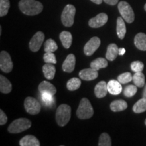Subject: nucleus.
Masks as SVG:
<instances>
[{
  "label": "nucleus",
  "instance_id": "4be33fe9",
  "mask_svg": "<svg viewBox=\"0 0 146 146\" xmlns=\"http://www.w3.org/2000/svg\"><path fill=\"white\" fill-rule=\"evenodd\" d=\"M12 89L10 81L4 76L0 75V91L2 94H9Z\"/></svg>",
  "mask_w": 146,
  "mask_h": 146
},
{
  "label": "nucleus",
  "instance_id": "aec40b11",
  "mask_svg": "<svg viewBox=\"0 0 146 146\" xmlns=\"http://www.w3.org/2000/svg\"><path fill=\"white\" fill-rule=\"evenodd\" d=\"M116 24H117V25H116V32H117V35L120 39H123L125 36L126 32H127L125 20L123 19V17H118Z\"/></svg>",
  "mask_w": 146,
  "mask_h": 146
},
{
  "label": "nucleus",
  "instance_id": "ea45409f",
  "mask_svg": "<svg viewBox=\"0 0 146 146\" xmlns=\"http://www.w3.org/2000/svg\"><path fill=\"white\" fill-rule=\"evenodd\" d=\"M92 2H94L96 3V4H101V3H102V1H103V0H91Z\"/></svg>",
  "mask_w": 146,
  "mask_h": 146
},
{
  "label": "nucleus",
  "instance_id": "4468645a",
  "mask_svg": "<svg viewBox=\"0 0 146 146\" xmlns=\"http://www.w3.org/2000/svg\"><path fill=\"white\" fill-rule=\"evenodd\" d=\"M108 91L112 95H118L122 92L123 87L121 83L116 80H111L107 83Z\"/></svg>",
  "mask_w": 146,
  "mask_h": 146
},
{
  "label": "nucleus",
  "instance_id": "393cba45",
  "mask_svg": "<svg viewBox=\"0 0 146 146\" xmlns=\"http://www.w3.org/2000/svg\"><path fill=\"white\" fill-rule=\"evenodd\" d=\"M90 66L94 70L98 71L101 68H106L108 66V62L105 58H98L91 63Z\"/></svg>",
  "mask_w": 146,
  "mask_h": 146
},
{
  "label": "nucleus",
  "instance_id": "e433bc0d",
  "mask_svg": "<svg viewBox=\"0 0 146 146\" xmlns=\"http://www.w3.org/2000/svg\"><path fill=\"white\" fill-rule=\"evenodd\" d=\"M8 121V117L2 110H0V125H4Z\"/></svg>",
  "mask_w": 146,
  "mask_h": 146
},
{
  "label": "nucleus",
  "instance_id": "b1692460",
  "mask_svg": "<svg viewBox=\"0 0 146 146\" xmlns=\"http://www.w3.org/2000/svg\"><path fill=\"white\" fill-rule=\"evenodd\" d=\"M54 64L46 63L43 66V72L44 74L45 77L48 80L54 79L55 74H56V68Z\"/></svg>",
  "mask_w": 146,
  "mask_h": 146
},
{
  "label": "nucleus",
  "instance_id": "a211bd4d",
  "mask_svg": "<svg viewBox=\"0 0 146 146\" xmlns=\"http://www.w3.org/2000/svg\"><path fill=\"white\" fill-rule=\"evenodd\" d=\"M19 144L21 146H39L40 142L36 137L29 135L22 138Z\"/></svg>",
  "mask_w": 146,
  "mask_h": 146
},
{
  "label": "nucleus",
  "instance_id": "bb28decb",
  "mask_svg": "<svg viewBox=\"0 0 146 146\" xmlns=\"http://www.w3.org/2000/svg\"><path fill=\"white\" fill-rule=\"evenodd\" d=\"M133 81L135 85L138 87H143L145 84V76L142 72L135 73L133 76Z\"/></svg>",
  "mask_w": 146,
  "mask_h": 146
},
{
  "label": "nucleus",
  "instance_id": "423d86ee",
  "mask_svg": "<svg viewBox=\"0 0 146 146\" xmlns=\"http://www.w3.org/2000/svg\"><path fill=\"white\" fill-rule=\"evenodd\" d=\"M118 8L123 19L127 23H132L135 21V14L133 8L127 1H122L118 3Z\"/></svg>",
  "mask_w": 146,
  "mask_h": 146
},
{
  "label": "nucleus",
  "instance_id": "6e6552de",
  "mask_svg": "<svg viewBox=\"0 0 146 146\" xmlns=\"http://www.w3.org/2000/svg\"><path fill=\"white\" fill-rule=\"evenodd\" d=\"M13 68V62L10 54L5 51H2L0 54V69L3 72L9 73Z\"/></svg>",
  "mask_w": 146,
  "mask_h": 146
},
{
  "label": "nucleus",
  "instance_id": "37998d69",
  "mask_svg": "<svg viewBox=\"0 0 146 146\" xmlns=\"http://www.w3.org/2000/svg\"><path fill=\"white\" fill-rule=\"evenodd\" d=\"M144 9H145V10L146 11V3L145 4V6H144Z\"/></svg>",
  "mask_w": 146,
  "mask_h": 146
},
{
  "label": "nucleus",
  "instance_id": "f257e3e1",
  "mask_svg": "<svg viewBox=\"0 0 146 146\" xmlns=\"http://www.w3.org/2000/svg\"><path fill=\"white\" fill-rule=\"evenodd\" d=\"M18 5L21 12L28 16L37 15L43 9V4L35 0H21Z\"/></svg>",
  "mask_w": 146,
  "mask_h": 146
},
{
  "label": "nucleus",
  "instance_id": "7c9ffc66",
  "mask_svg": "<svg viewBox=\"0 0 146 146\" xmlns=\"http://www.w3.org/2000/svg\"><path fill=\"white\" fill-rule=\"evenodd\" d=\"M58 47L55 41L52 39H47L45 43L44 50L45 52H56L58 50Z\"/></svg>",
  "mask_w": 146,
  "mask_h": 146
},
{
  "label": "nucleus",
  "instance_id": "4c0bfd02",
  "mask_svg": "<svg viewBox=\"0 0 146 146\" xmlns=\"http://www.w3.org/2000/svg\"><path fill=\"white\" fill-rule=\"evenodd\" d=\"M103 1H104L106 3H107V4H109L111 5H114L118 2V1H119V0H103Z\"/></svg>",
  "mask_w": 146,
  "mask_h": 146
},
{
  "label": "nucleus",
  "instance_id": "2f4dec72",
  "mask_svg": "<svg viewBox=\"0 0 146 146\" xmlns=\"http://www.w3.org/2000/svg\"><path fill=\"white\" fill-rule=\"evenodd\" d=\"M10 3L9 0H0V16L3 17L8 14Z\"/></svg>",
  "mask_w": 146,
  "mask_h": 146
},
{
  "label": "nucleus",
  "instance_id": "f03ea898",
  "mask_svg": "<svg viewBox=\"0 0 146 146\" xmlns=\"http://www.w3.org/2000/svg\"><path fill=\"white\" fill-rule=\"evenodd\" d=\"M94 108L87 98H84L80 102L76 111V116L79 119L85 120L91 118L94 115Z\"/></svg>",
  "mask_w": 146,
  "mask_h": 146
},
{
  "label": "nucleus",
  "instance_id": "0eeeda50",
  "mask_svg": "<svg viewBox=\"0 0 146 146\" xmlns=\"http://www.w3.org/2000/svg\"><path fill=\"white\" fill-rule=\"evenodd\" d=\"M25 108L29 114H38L41 111V106L39 102L32 97H27L24 102Z\"/></svg>",
  "mask_w": 146,
  "mask_h": 146
},
{
  "label": "nucleus",
  "instance_id": "412c9836",
  "mask_svg": "<svg viewBox=\"0 0 146 146\" xmlns=\"http://www.w3.org/2000/svg\"><path fill=\"white\" fill-rule=\"evenodd\" d=\"M60 39L66 49L70 48L72 42V36L70 32L62 31L60 34Z\"/></svg>",
  "mask_w": 146,
  "mask_h": 146
},
{
  "label": "nucleus",
  "instance_id": "2eb2a0df",
  "mask_svg": "<svg viewBox=\"0 0 146 146\" xmlns=\"http://www.w3.org/2000/svg\"><path fill=\"white\" fill-rule=\"evenodd\" d=\"M136 47L141 51H146V35L143 33H139L134 39Z\"/></svg>",
  "mask_w": 146,
  "mask_h": 146
},
{
  "label": "nucleus",
  "instance_id": "f3484780",
  "mask_svg": "<svg viewBox=\"0 0 146 146\" xmlns=\"http://www.w3.org/2000/svg\"><path fill=\"white\" fill-rule=\"evenodd\" d=\"M107 83L105 81H100L96 85L94 89V93L98 98H102L107 95Z\"/></svg>",
  "mask_w": 146,
  "mask_h": 146
},
{
  "label": "nucleus",
  "instance_id": "f704fd0d",
  "mask_svg": "<svg viewBox=\"0 0 146 146\" xmlns=\"http://www.w3.org/2000/svg\"><path fill=\"white\" fill-rule=\"evenodd\" d=\"M131 68L135 72H142L144 68V64L140 61L133 62L131 64Z\"/></svg>",
  "mask_w": 146,
  "mask_h": 146
},
{
  "label": "nucleus",
  "instance_id": "58836bf2",
  "mask_svg": "<svg viewBox=\"0 0 146 146\" xmlns=\"http://www.w3.org/2000/svg\"><path fill=\"white\" fill-rule=\"evenodd\" d=\"M125 52H126V50L125 48H119V50H118V54H119L120 56H123V55L125 54Z\"/></svg>",
  "mask_w": 146,
  "mask_h": 146
},
{
  "label": "nucleus",
  "instance_id": "c756f323",
  "mask_svg": "<svg viewBox=\"0 0 146 146\" xmlns=\"http://www.w3.org/2000/svg\"><path fill=\"white\" fill-rule=\"evenodd\" d=\"M99 146H111L112 145V141H111L110 137L108 133H102L99 138V142H98Z\"/></svg>",
  "mask_w": 146,
  "mask_h": 146
},
{
  "label": "nucleus",
  "instance_id": "9d476101",
  "mask_svg": "<svg viewBox=\"0 0 146 146\" xmlns=\"http://www.w3.org/2000/svg\"><path fill=\"white\" fill-rule=\"evenodd\" d=\"M101 44V41L100 38L98 36H94L87 43L84 47V54L87 56H91L94 54L95 52L99 48Z\"/></svg>",
  "mask_w": 146,
  "mask_h": 146
},
{
  "label": "nucleus",
  "instance_id": "dca6fc26",
  "mask_svg": "<svg viewBox=\"0 0 146 146\" xmlns=\"http://www.w3.org/2000/svg\"><path fill=\"white\" fill-rule=\"evenodd\" d=\"M38 89H39V92L41 94H42V93H49V94H52L53 96H54L56 94V91H57L56 88L54 85L46 81H42L39 84Z\"/></svg>",
  "mask_w": 146,
  "mask_h": 146
},
{
  "label": "nucleus",
  "instance_id": "ddd939ff",
  "mask_svg": "<svg viewBox=\"0 0 146 146\" xmlns=\"http://www.w3.org/2000/svg\"><path fill=\"white\" fill-rule=\"evenodd\" d=\"M76 64V58L74 54H69L62 64V70L66 72L70 73L74 70Z\"/></svg>",
  "mask_w": 146,
  "mask_h": 146
},
{
  "label": "nucleus",
  "instance_id": "c85d7f7f",
  "mask_svg": "<svg viewBox=\"0 0 146 146\" xmlns=\"http://www.w3.org/2000/svg\"><path fill=\"white\" fill-rule=\"evenodd\" d=\"M81 81L78 78H72L67 82V89L70 91H75L81 87Z\"/></svg>",
  "mask_w": 146,
  "mask_h": 146
},
{
  "label": "nucleus",
  "instance_id": "a19ab883",
  "mask_svg": "<svg viewBox=\"0 0 146 146\" xmlns=\"http://www.w3.org/2000/svg\"><path fill=\"white\" fill-rule=\"evenodd\" d=\"M143 98L146 99V84L144 85V89L143 91Z\"/></svg>",
  "mask_w": 146,
  "mask_h": 146
},
{
  "label": "nucleus",
  "instance_id": "6ab92c4d",
  "mask_svg": "<svg viewBox=\"0 0 146 146\" xmlns=\"http://www.w3.org/2000/svg\"><path fill=\"white\" fill-rule=\"evenodd\" d=\"M118 48L117 45L114 43H112L110 44L108 46L106 54V58L107 60H110V61H114V60L117 58L118 54Z\"/></svg>",
  "mask_w": 146,
  "mask_h": 146
},
{
  "label": "nucleus",
  "instance_id": "5701e85b",
  "mask_svg": "<svg viewBox=\"0 0 146 146\" xmlns=\"http://www.w3.org/2000/svg\"><path fill=\"white\" fill-rule=\"evenodd\" d=\"M127 103L125 100H114L110 104V109L113 112H121L127 108Z\"/></svg>",
  "mask_w": 146,
  "mask_h": 146
},
{
  "label": "nucleus",
  "instance_id": "72a5a7b5",
  "mask_svg": "<svg viewBox=\"0 0 146 146\" xmlns=\"http://www.w3.org/2000/svg\"><path fill=\"white\" fill-rule=\"evenodd\" d=\"M118 81L121 84H126L133 81V76L130 72H125L118 76Z\"/></svg>",
  "mask_w": 146,
  "mask_h": 146
},
{
  "label": "nucleus",
  "instance_id": "c9c22d12",
  "mask_svg": "<svg viewBox=\"0 0 146 146\" xmlns=\"http://www.w3.org/2000/svg\"><path fill=\"white\" fill-rule=\"evenodd\" d=\"M43 60L45 62L50 64H56V56L53 52H45L43 55Z\"/></svg>",
  "mask_w": 146,
  "mask_h": 146
},
{
  "label": "nucleus",
  "instance_id": "473e14b6",
  "mask_svg": "<svg viewBox=\"0 0 146 146\" xmlns=\"http://www.w3.org/2000/svg\"><path fill=\"white\" fill-rule=\"evenodd\" d=\"M137 91V87L135 85H128L127 87H125L124 90V95L127 98H131L133 96H135Z\"/></svg>",
  "mask_w": 146,
  "mask_h": 146
},
{
  "label": "nucleus",
  "instance_id": "f8f14e48",
  "mask_svg": "<svg viewBox=\"0 0 146 146\" xmlns=\"http://www.w3.org/2000/svg\"><path fill=\"white\" fill-rule=\"evenodd\" d=\"M79 76L84 81H92L98 78V72L92 68H85L80 71Z\"/></svg>",
  "mask_w": 146,
  "mask_h": 146
},
{
  "label": "nucleus",
  "instance_id": "a878e982",
  "mask_svg": "<svg viewBox=\"0 0 146 146\" xmlns=\"http://www.w3.org/2000/svg\"><path fill=\"white\" fill-rule=\"evenodd\" d=\"M133 110L135 113L140 114L146 111V99L141 98L135 104L133 107Z\"/></svg>",
  "mask_w": 146,
  "mask_h": 146
},
{
  "label": "nucleus",
  "instance_id": "39448f33",
  "mask_svg": "<svg viewBox=\"0 0 146 146\" xmlns=\"http://www.w3.org/2000/svg\"><path fill=\"white\" fill-rule=\"evenodd\" d=\"M76 13V8L73 5L68 4L64 8L61 16L62 23L64 26L70 27L74 24V16Z\"/></svg>",
  "mask_w": 146,
  "mask_h": 146
},
{
  "label": "nucleus",
  "instance_id": "20e7f679",
  "mask_svg": "<svg viewBox=\"0 0 146 146\" xmlns=\"http://www.w3.org/2000/svg\"><path fill=\"white\" fill-rule=\"evenodd\" d=\"M31 127V122L27 118H18L9 125L8 131L10 133H19L27 130Z\"/></svg>",
  "mask_w": 146,
  "mask_h": 146
},
{
  "label": "nucleus",
  "instance_id": "c03bdc74",
  "mask_svg": "<svg viewBox=\"0 0 146 146\" xmlns=\"http://www.w3.org/2000/svg\"><path fill=\"white\" fill-rule=\"evenodd\" d=\"M145 125H146V119H145Z\"/></svg>",
  "mask_w": 146,
  "mask_h": 146
},
{
  "label": "nucleus",
  "instance_id": "79ce46f5",
  "mask_svg": "<svg viewBox=\"0 0 146 146\" xmlns=\"http://www.w3.org/2000/svg\"><path fill=\"white\" fill-rule=\"evenodd\" d=\"M1 34V27H0V35Z\"/></svg>",
  "mask_w": 146,
  "mask_h": 146
},
{
  "label": "nucleus",
  "instance_id": "7ed1b4c3",
  "mask_svg": "<svg viewBox=\"0 0 146 146\" xmlns=\"http://www.w3.org/2000/svg\"><path fill=\"white\" fill-rule=\"evenodd\" d=\"M71 117V108L67 104H61L58 106L56 114V120L60 127L67 125Z\"/></svg>",
  "mask_w": 146,
  "mask_h": 146
},
{
  "label": "nucleus",
  "instance_id": "9b49d317",
  "mask_svg": "<svg viewBox=\"0 0 146 146\" xmlns=\"http://www.w3.org/2000/svg\"><path fill=\"white\" fill-rule=\"evenodd\" d=\"M108 19V17L106 14L100 13L89 20V25L91 28H99L106 25Z\"/></svg>",
  "mask_w": 146,
  "mask_h": 146
},
{
  "label": "nucleus",
  "instance_id": "1a4fd4ad",
  "mask_svg": "<svg viewBox=\"0 0 146 146\" xmlns=\"http://www.w3.org/2000/svg\"><path fill=\"white\" fill-rule=\"evenodd\" d=\"M45 39V35L43 32L38 31L34 35L29 42V48L33 52H38L41 48L43 41Z\"/></svg>",
  "mask_w": 146,
  "mask_h": 146
},
{
  "label": "nucleus",
  "instance_id": "cd10ccee",
  "mask_svg": "<svg viewBox=\"0 0 146 146\" xmlns=\"http://www.w3.org/2000/svg\"><path fill=\"white\" fill-rule=\"evenodd\" d=\"M41 100L44 104L45 106L52 107L54 105V96L49 93H42Z\"/></svg>",
  "mask_w": 146,
  "mask_h": 146
}]
</instances>
